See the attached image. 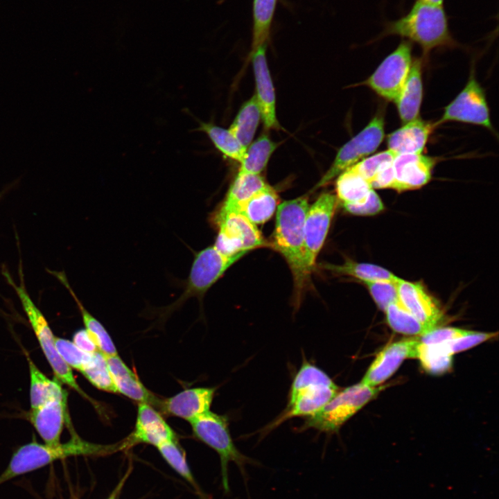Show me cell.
<instances>
[{
  "mask_svg": "<svg viewBox=\"0 0 499 499\" xmlns=\"http://www.w3.org/2000/svg\"><path fill=\"white\" fill-rule=\"evenodd\" d=\"M20 282L17 285L8 270L3 271V275L16 292L21 303L24 310L28 319L41 349L51 367L58 381H60L78 392L90 401L89 397L82 390L77 383L71 368L64 361L58 353L55 345V336L40 310L33 301L28 295L24 281L22 266L19 265Z\"/></svg>",
  "mask_w": 499,
  "mask_h": 499,
  "instance_id": "5",
  "label": "cell"
},
{
  "mask_svg": "<svg viewBox=\"0 0 499 499\" xmlns=\"http://www.w3.org/2000/svg\"><path fill=\"white\" fill-rule=\"evenodd\" d=\"M495 335H497L496 333L471 331L464 336L444 342L449 353L453 355L454 353L469 349L493 338Z\"/></svg>",
  "mask_w": 499,
  "mask_h": 499,
  "instance_id": "42",
  "label": "cell"
},
{
  "mask_svg": "<svg viewBox=\"0 0 499 499\" xmlns=\"http://www.w3.org/2000/svg\"><path fill=\"white\" fill-rule=\"evenodd\" d=\"M314 384L333 385L335 383L325 371L304 360L295 376L288 396Z\"/></svg>",
  "mask_w": 499,
  "mask_h": 499,
  "instance_id": "38",
  "label": "cell"
},
{
  "mask_svg": "<svg viewBox=\"0 0 499 499\" xmlns=\"http://www.w3.org/2000/svg\"><path fill=\"white\" fill-rule=\"evenodd\" d=\"M266 44L252 51L251 58L256 82L255 96L261 119L267 130L279 128L276 115L275 93L270 73L265 51Z\"/></svg>",
  "mask_w": 499,
  "mask_h": 499,
  "instance_id": "15",
  "label": "cell"
},
{
  "mask_svg": "<svg viewBox=\"0 0 499 499\" xmlns=\"http://www.w3.org/2000/svg\"><path fill=\"white\" fill-rule=\"evenodd\" d=\"M389 326L395 332L408 335H422L434 328L426 325L411 314L399 299L385 310Z\"/></svg>",
  "mask_w": 499,
  "mask_h": 499,
  "instance_id": "32",
  "label": "cell"
},
{
  "mask_svg": "<svg viewBox=\"0 0 499 499\" xmlns=\"http://www.w3.org/2000/svg\"><path fill=\"white\" fill-rule=\"evenodd\" d=\"M412 43L402 40L362 84L382 98L394 102L400 95L411 68Z\"/></svg>",
  "mask_w": 499,
  "mask_h": 499,
  "instance_id": "10",
  "label": "cell"
},
{
  "mask_svg": "<svg viewBox=\"0 0 499 499\" xmlns=\"http://www.w3.org/2000/svg\"><path fill=\"white\" fill-rule=\"evenodd\" d=\"M431 5L443 6L444 0H418Z\"/></svg>",
  "mask_w": 499,
  "mask_h": 499,
  "instance_id": "47",
  "label": "cell"
},
{
  "mask_svg": "<svg viewBox=\"0 0 499 499\" xmlns=\"http://www.w3.org/2000/svg\"><path fill=\"white\" fill-rule=\"evenodd\" d=\"M67 289L74 299L81 313L85 329L91 335L98 350L105 356L117 355L116 348L103 324L96 319L82 305L71 288L63 272L49 271Z\"/></svg>",
  "mask_w": 499,
  "mask_h": 499,
  "instance_id": "24",
  "label": "cell"
},
{
  "mask_svg": "<svg viewBox=\"0 0 499 499\" xmlns=\"http://www.w3.org/2000/svg\"><path fill=\"white\" fill-rule=\"evenodd\" d=\"M392 161L385 164L371 179L369 184L372 189L392 188L394 177Z\"/></svg>",
  "mask_w": 499,
  "mask_h": 499,
  "instance_id": "45",
  "label": "cell"
},
{
  "mask_svg": "<svg viewBox=\"0 0 499 499\" xmlns=\"http://www.w3.org/2000/svg\"><path fill=\"white\" fill-rule=\"evenodd\" d=\"M109 499H116L114 496H111Z\"/></svg>",
  "mask_w": 499,
  "mask_h": 499,
  "instance_id": "48",
  "label": "cell"
},
{
  "mask_svg": "<svg viewBox=\"0 0 499 499\" xmlns=\"http://www.w3.org/2000/svg\"><path fill=\"white\" fill-rule=\"evenodd\" d=\"M277 147L268 135L259 137L247 148L238 174L261 175Z\"/></svg>",
  "mask_w": 499,
  "mask_h": 499,
  "instance_id": "31",
  "label": "cell"
},
{
  "mask_svg": "<svg viewBox=\"0 0 499 499\" xmlns=\"http://www.w3.org/2000/svg\"><path fill=\"white\" fill-rule=\"evenodd\" d=\"M396 288L399 301L411 314L424 324L437 327L443 312L421 283L400 278Z\"/></svg>",
  "mask_w": 499,
  "mask_h": 499,
  "instance_id": "17",
  "label": "cell"
},
{
  "mask_svg": "<svg viewBox=\"0 0 499 499\" xmlns=\"http://www.w3.org/2000/svg\"><path fill=\"white\" fill-rule=\"evenodd\" d=\"M200 130L204 132L215 147L225 157L241 162L246 148H244L228 129L212 123H201Z\"/></svg>",
  "mask_w": 499,
  "mask_h": 499,
  "instance_id": "34",
  "label": "cell"
},
{
  "mask_svg": "<svg viewBox=\"0 0 499 499\" xmlns=\"http://www.w3.org/2000/svg\"><path fill=\"white\" fill-rule=\"evenodd\" d=\"M452 356L444 342L423 344L418 340L416 345L415 358L420 360L426 371L432 374H441L448 371L452 365Z\"/></svg>",
  "mask_w": 499,
  "mask_h": 499,
  "instance_id": "33",
  "label": "cell"
},
{
  "mask_svg": "<svg viewBox=\"0 0 499 499\" xmlns=\"http://www.w3.org/2000/svg\"><path fill=\"white\" fill-rule=\"evenodd\" d=\"M342 205L349 213L357 216L375 215L384 209L381 199L374 189L365 202L359 204H343Z\"/></svg>",
  "mask_w": 499,
  "mask_h": 499,
  "instance_id": "44",
  "label": "cell"
},
{
  "mask_svg": "<svg viewBox=\"0 0 499 499\" xmlns=\"http://www.w3.org/2000/svg\"><path fill=\"white\" fill-rule=\"evenodd\" d=\"M80 372L96 388L109 392H117L105 356L100 351L91 353L90 360Z\"/></svg>",
  "mask_w": 499,
  "mask_h": 499,
  "instance_id": "37",
  "label": "cell"
},
{
  "mask_svg": "<svg viewBox=\"0 0 499 499\" xmlns=\"http://www.w3.org/2000/svg\"><path fill=\"white\" fill-rule=\"evenodd\" d=\"M216 389L196 387L184 389L164 401L159 407L168 414L191 421L210 410Z\"/></svg>",
  "mask_w": 499,
  "mask_h": 499,
  "instance_id": "19",
  "label": "cell"
},
{
  "mask_svg": "<svg viewBox=\"0 0 499 499\" xmlns=\"http://www.w3.org/2000/svg\"><path fill=\"white\" fill-rule=\"evenodd\" d=\"M336 195L325 193L308 207L304 225V263L311 276L338 205Z\"/></svg>",
  "mask_w": 499,
  "mask_h": 499,
  "instance_id": "11",
  "label": "cell"
},
{
  "mask_svg": "<svg viewBox=\"0 0 499 499\" xmlns=\"http://www.w3.org/2000/svg\"><path fill=\"white\" fill-rule=\"evenodd\" d=\"M372 190L368 181L351 167L342 172L335 182L336 197L342 204H362L367 200Z\"/></svg>",
  "mask_w": 499,
  "mask_h": 499,
  "instance_id": "27",
  "label": "cell"
},
{
  "mask_svg": "<svg viewBox=\"0 0 499 499\" xmlns=\"http://www.w3.org/2000/svg\"><path fill=\"white\" fill-rule=\"evenodd\" d=\"M322 267L334 274L350 276L359 279L361 282L387 281L396 283L400 279L379 265L358 263L351 260H347L341 265L325 263L321 265Z\"/></svg>",
  "mask_w": 499,
  "mask_h": 499,
  "instance_id": "28",
  "label": "cell"
},
{
  "mask_svg": "<svg viewBox=\"0 0 499 499\" xmlns=\"http://www.w3.org/2000/svg\"><path fill=\"white\" fill-rule=\"evenodd\" d=\"M30 373V402L31 409L37 408L46 402L57 398L67 397L58 380L47 378L28 358Z\"/></svg>",
  "mask_w": 499,
  "mask_h": 499,
  "instance_id": "26",
  "label": "cell"
},
{
  "mask_svg": "<svg viewBox=\"0 0 499 499\" xmlns=\"http://www.w3.org/2000/svg\"><path fill=\"white\" fill-rule=\"evenodd\" d=\"M434 128L419 117L405 123L387 137V148L396 155L421 154Z\"/></svg>",
  "mask_w": 499,
  "mask_h": 499,
  "instance_id": "21",
  "label": "cell"
},
{
  "mask_svg": "<svg viewBox=\"0 0 499 499\" xmlns=\"http://www.w3.org/2000/svg\"><path fill=\"white\" fill-rule=\"evenodd\" d=\"M417 338L387 345L379 352L360 383L369 387L380 386L390 378L406 358H415Z\"/></svg>",
  "mask_w": 499,
  "mask_h": 499,
  "instance_id": "13",
  "label": "cell"
},
{
  "mask_svg": "<svg viewBox=\"0 0 499 499\" xmlns=\"http://www.w3.org/2000/svg\"><path fill=\"white\" fill-rule=\"evenodd\" d=\"M245 254H225L213 245L198 252L193 259L183 292L176 301L161 311V317L166 318L191 297L202 300L207 290L227 269Z\"/></svg>",
  "mask_w": 499,
  "mask_h": 499,
  "instance_id": "6",
  "label": "cell"
},
{
  "mask_svg": "<svg viewBox=\"0 0 499 499\" xmlns=\"http://www.w3.org/2000/svg\"><path fill=\"white\" fill-rule=\"evenodd\" d=\"M267 184L261 175L237 173L218 211H234L238 204L249 199Z\"/></svg>",
  "mask_w": 499,
  "mask_h": 499,
  "instance_id": "30",
  "label": "cell"
},
{
  "mask_svg": "<svg viewBox=\"0 0 499 499\" xmlns=\"http://www.w3.org/2000/svg\"><path fill=\"white\" fill-rule=\"evenodd\" d=\"M308 207L306 195L281 203L277 207L270 244L283 256L291 270L297 303L310 279L305 266L304 246V225Z\"/></svg>",
  "mask_w": 499,
  "mask_h": 499,
  "instance_id": "1",
  "label": "cell"
},
{
  "mask_svg": "<svg viewBox=\"0 0 499 499\" xmlns=\"http://www.w3.org/2000/svg\"><path fill=\"white\" fill-rule=\"evenodd\" d=\"M2 195H3L2 193L0 194V199H1V196H2Z\"/></svg>",
  "mask_w": 499,
  "mask_h": 499,
  "instance_id": "49",
  "label": "cell"
},
{
  "mask_svg": "<svg viewBox=\"0 0 499 499\" xmlns=\"http://www.w3.org/2000/svg\"><path fill=\"white\" fill-rule=\"evenodd\" d=\"M73 342L80 349L88 353H93L99 351L94 341L85 329H80L73 334Z\"/></svg>",
  "mask_w": 499,
  "mask_h": 499,
  "instance_id": "46",
  "label": "cell"
},
{
  "mask_svg": "<svg viewBox=\"0 0 499 499\" xmlns=\"http://www.w3.org/2000/svg\"><path fill=\"white\" fill-rule=\"evenodd\" d=\"M436 162L435 158L422 154L397 155L392 162L394 180L392 189L402 192L426 185L432 177Z\"/></svg>",
  "mask_w": 499,
  "mask_h": 499,
  "instance_id": "14",
  "label": "cell"
},
{
  "mask_svg": "<svg viewBox=\"0 0 499 499\" xmlns=\"http://www.w3.org/2000/svg\"><path fill=\"white\" fill-rule=\"evenodd\" d=\"M261 119V110L256 98L254 95L241 106L229 128L246 149L252 142Z\"/></svg>",
  "mask_w": 499,
  "mask_h": 499,
  "instance_id": "29",
  "label": "cell"
},
{
  "mask_svg": "<svg viewBox=\"0 0 499 499\" xmlns=\"http://www.w3.org/2000/svg\"><path fill=\"white\" fill-rule=\"evenodd\" d=\"M339 391L335 384H314L288 396L286 408L268 428L272 430L288 419L310 417L318 412Z\"/></svg>",
  "mask_w": 499,
  "mask_h": 499,
  "instance_id": "16",
  "label": "cell"
},
{
  "mask_svg": "<svg viewBox=\"0 0 499 499\" xmlns=\"http://www.w3.org/2000/svg\"><path fill=\"white\" fill-rule=\"evenodd\" d=\"M397 155L389 150L365 158L350 166L369 183L378 171L387 163L392 161Z\"/></svg>",
  "mask_w": 499,
  "mask_h": 499,
  "instance_id": "40",
  "label": "cell"
},
{
  "mask_svg": "<svg viewBox=\"0 0 499 499\" xmlns=\"http://www.w3.org/2000/svg\"><path fill=\"white\" fill-rule=\"evenodd\" d=\"M218 235L213 246L220 252L233 255L263 247H271L256 225L236 211H218L214 216Z\"/></svg>",
  "mask_w": 499,
  "mask_h": 499,
  "instance_id": "8",
  "label": "cell"
},
{
  "mask_svg": "<svg viewBox=\"0 0 499 499\" xmlns=\"http://www.w3.org/2000/svg\"><path fill=\"white\" fill-rule=\"evenodd\" d=\"M367 288L373 299L383 311L398 299L396 282L387 281H362Z\"/></svg>",
  "mask_w": 499,
  "mask_h": 499,
  "instance_id": "41",
  "label": "cell"
},
{
  "mask_svg": "<svg viewBox=\"0 0 499 499\" xmlns=\"http://www.w3.org/2000/svg\"><path fill=\"white\" fill-rule=\"evenodd\" d=\"M67 397L53 399L28 413V420L46 444L60 443L67 419Z\"/></svg>",
  "mask_w": 499,
  "mask_h": 499,
  "instance_id": "20",
  "label": "cell"
},
{
  "mask_svg": "<svg viewBox=\"0 0 499 499\" xmlns=\"http://www.w3.org/2000/svg\"><path fill=\"white\" fill-rule=\"evenodd\" d=\"M112 449L115 448H106L105 446L85 441L76 434L64 444L49 445L32 441L20 446L14 453L7 468L0 475V484L58 459L76 455H99Z\"/></svg>",
  "mask_w": 499,
  "mask_h": 499,
  "instance_id": "4",
  "label": "cell"
},
{
  "mask_svg": "<svg viewBox=\"0 0 499 499\" xmlns=\"http://www.w3.org/2000/svg\"><path fill=\"white\" fill-rule=\"evenodd\" d=\"M175 435L163 417L153 407L139 403L134 430L125 445L145 443L156 447L170 441H175Z\"/></svg>",
  "mask_w": 499,
  "mask_h": 499,
  "instance_id": "18",
  "label": "cell"
},
{
  "mask_svg": "<svg viewBox=\"0 0 499 499\" xmlns=\"http://www.w3.org/2000/svg\"><path fill=\"white\" fill-rule=\"evenodd\" d=\"M276 191L267 184L249 199L237 206L236 211L257 225L265 223L274 215L279 204Z\"/></svg>",
  "mask_w": 499,
  "mask_h": 499,
  "instance_id": "25",
  "label": "cell"
},
{
  "mask_svg": "<svg viewBox=\"0 0 499 499\" xmlns=\"http://www.w3.org/2000/svg\"><path fill=\"white\" fill-rule=\"evenodd\" d=\"M448 121L478 125L493 131L485 93L477 81L473 70L465 87L444 108L443 115L434 126Z\"/></svg>",
  "mask_w": 499,
  "mask_h": 499,
  "instance_id": "12",
  "label": "cell"
},
{
  "mask_svg": "<svg viewBox=\"0 0 499 499\" xmlns=\"http://www.w3.org/2000/svg\"><path fill=\"white\" fill-rule=\"evenodd\" d=\"M277 0H254L252 51L267 44Z\"/></svg>",
  "mask_w": 499,
  "mask_h": 499,
  "instance_id": "35",
  "label": "cell"
},
{
  "mask_svg": "<svg viewBox=\"0 0 499 499\" xmlns=\"http://www.w3.org/2000/svg\"><path fill=\"white\" fill-rule=\"evenodd\" d=\"M421 64V59L412 60L404 87L394 101L403 124L419 117L423 96Z\"/></svg>",
  "mask_w": 499,
  "mask_h": 499,
  "instance_id": "23",
  "label": "cell"
},
{
  "mask_svg": "<svg viewBox=\"0 0 499 499\" xmlns=\"http://www.w3.org/2000/svg\"><path fill=\"white\" fill-rule=\"evenodd\" d=\"M56 349L64 361L79 371L89 362L91 353L80 349L73 342L61 338H55Z\"/></svg>",
  "mask_w": 499,
  "mask_h": 499,
  "instance_id": "39",
  "label": "cell"
},
{
  "mask_svg": "<svg viewBox=\"0 0 499 499\" xmlns=\"http://www.w3.org/2000/svg\"><path fill=\"white\" fill-rule=\"evenodd\" d=\"M471 331L459 328L435 327L422 335L417 336V338L423 344H438L464 336Z\"/></svg>",
  "mask_w": 499,
  "mask_h": 499,
  "instance_id": "43",
  "label": "cell"
},
{
  "mask_svg": "<svg viewBox=\"0 0 499 499\" xmlns=\"http://www.w3.org/2000/svg\"><path fill=\"white\" fill-rule=\"evenodd\" d=\"M383 387L359 383L338 391L318 412L307 417L302 428H314L326 433L337 432Z\"/></svg>",
  "mask_w": 499,
  "mask_h": 499,
  "instance_id": "7",
  "label": "cell"
},
{
  "mask_svg": "<svg viewBox=\"0 0 499 499\" xmlns=\"http://www.w3.org/2000/svg\"><path fill=\"white\" fill-rule=\"evenodd\" d=\"M384 127L383 114L378 112L360 132L340 148L332 165L315 188L328 184L345 169L374 152L384 138Z\"/></svg>",
  "mask_w": 499,
  "mask_h": 499,
  "instance_id": "9",
  "label": "cell"
},
{
  "mask_svg": "<svg viewBox=\"0 0 499 499\" xmlns=\"http://www.w3.org/2000/svg\"><path fill=\"white\" fill-rule=\"evenodd\" d=\"M157 448L170 466L195 489L202 499H209L195 480L187 464L184 451L177 445V440L164 442Z\"/></svg>",
  "mask_w": 499,
  "mask_h": 499,
  "instance_id": "36",
  "label": "cell"
},
{
  "mask_svg": "<svg viewBox=\"0 0 499 499\" xmlns=\"http://www.w3.org/2000/svg\"><path fill=\"white\" fill-rule=\"evenodd\" d=\"M189 423L194 435L218 454L222 485L225 493L229 492L228 466L230 462H234L238 466L247 489L249 477L246 470L247 465L257 466L261 464L243 454L235 446L230 434L227 417L209 410Z\"/></svg>",
  "mask_w": 499,
  "mask_h": 499,
  "instance_id": "3",
  "label": "cell"
},
{
  "mask_svg": "<svg viewBox=\"0 0 499 499\" xmlns=\"http://www.w3.org/2000/svg\"><path fill=\"white\" fill-rule=\"evenodd\" d=\"M383 35H398L414 42L426 55L435 49L456 46L443 6L418 0L405 15L388 23Z\"/></svg>",
  "mask_w": 499,
  "mask_h": 499,
  "instance_id": "2",
  "label": "cell"
},
{
  "mask_svg": "<svg viewBox=\"0 0 499 499\" xmlns=\"http://www.w3.org/2000/svg\"><path fill=\"white\" fill-rule=\"evenodd\" d=\"M105 356L117 392L139 403L159 406V400L142 384L118 354Z\"/></svg>",
  "mask_w": 499,
  "mask_h": 499,
  "instance_id": "22",
  "label": "cell"
}]
</instances>
